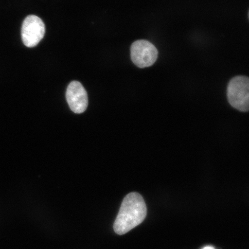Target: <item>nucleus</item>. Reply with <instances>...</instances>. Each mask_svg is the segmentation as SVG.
Wrapping results in <instances>:
<instances>
[{
	"instance_id": "obj_5",
	"label": "nucleus",
	"mask_w": 249,
	"mask_h": 249,
	"mask_svg": "<svg viewBox=\"0 0 249 249\" xmlns=\"http://www.w3.org/2000/svg\"><path fill=\"white\" fill-rule=\"evenodd\" d=\"M66 98L71 110L74 113H82L88 107V95L86 90L82 84L77 81H73L68 86Z\"/></svg>"
},
{
	"instance_id": "obj_6",
	"label": "nucleus",
	"mask_w": 249,
	"mask_h": 249,
	"mask_svg": "<svg viewBox=\"0 0 249 249\" xmlns=\"http://www.w3.org/2000/svg\"><path fill=\"white\" fill-rule=\"evenodd\" d=\"M202 249H215L213 247H212V246H207V247H205L204 248H202Z\"/></svg>"
},
{
	"instance_id": "obj_3",
	"label": "nucleus",
	"mask_w": 249,
	"mask_h": 249,
	"mask_svg": "<svg viewBox=\"0 0 249 249\" xmlns=\"http://www.w3.org/2000/svg\"><path fill=\"white\" fill-rule=\"evenodd\" d=\"M130 56L136 66L144 68L154 64L158 58V51L148 40H139L134 42L130 47Z\"/></svg>"
},
{
	"instance_id": "obj_4",
	"label": "nucleus",
	"mask_w": 249,
	"mask_h": 249,
	"mask_svg": "<svg viewBox=\"0 0 249 249\" xmlns=\"http://www.w3.org/2000/svg\"><path fill=\"white\" fill-rule=\"evenodd\" d=\"M21 39L25 46L33 48L40 42L45 34V25L39 17L29 15L21 27Z\"/></svg>"
},
{
	"instance_id": "obj_2",
	"label": "nucleus",
	"mask_w": 249,
	"mask_h": 249,
	"mask_svg": "<svg viewBox=\"0 0 249 249\" xmlns=\"http://www.w3.org/2000/svg\"><path fill=\"white\" fill-rule=\"evenodd\" d=\"M227 98L233 108L248 112L249 107V79L246 76H237L230 81L227 86Z\"/></svg>"
},
{
	"instance_id": "obj_1",
	"label": "nucleus",
	"mask_w": 249,
	"mask_h": 249,
	"mask_svg": "<svg viewBox=\"0 0 249 249\" xmlns=\"http://www.w3.org/2000/svg\"><path fill=\"white\" fill-rule=\"evenodd\" d=\"M147 213V206L142 196L138 193H130L121 205L114 223L115 232L120 235L128 232L144 220Z\"/></svg>"
}]
</instances>
